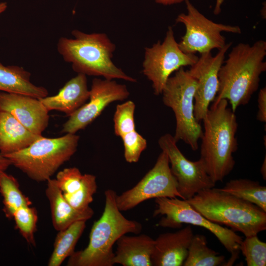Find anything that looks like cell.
Returning <instances> with one entry per match:
<instances>
[{
    "label": "cell",
    "instance_id": "6da1fadb",
    "mask_svg": "<svg viewBox=\"0 0 266 266\" xmlns=\"http://www.w3.org/2000/svg\"><path fill=\"white\" fill-rule=\"evenodd\" d=\"M266 56L264 40L234 46L220 68L219 89L213 102L226 99L234 112L238 106L248 104L258 89L261 75L266 70Z\"/></svg>",
    "mask_w": 266,
    "mask_h": 266
},
{
    "label": "cell",
    "instance_id": "7a4b0ae2",
    "mask_svg": "<svg viewBox=\"0 0 266 266\" xmlns=\"http://www.w3.org/2000/svg\"><path fill=\"white\" fill-rule=\"evenodd\" d=\"M222 99L209 107L203 122L200 157L207 174L216 183L222 181L235 165L233 154L238 148V123L235 112Z\"/></svg>",
    "mask_w": 266,
    "mask_h": 266
},
{
    "label": "cell",
    "instance_id": "3957f363",
    "mask_svg": "<svg viewBox=\"0 0 266 266\" xmlns=\"http://www.w3.org/2000/svg\"><path fill=\"white\" fill-rule=\"evenodd\" d=\"M105 206L100 218L95 222L89 235L88 246L74 251L69 257L68 266H112L114 265L113 246L122 235L128 233L138 234L141 224L126 218L118 209L116 192L105 191Z\"/></svg>",
    "mask_w": 266,
    "mask_h": 266
},
{
    "label": "cell",
    "instance_id": "277c9868",
    "mask_svg": "<svg viewBox=\"0 0 266 266\" xmlns=\"http://www.w3.org/2000/svg\"><path fill=\"white\" fill-rule=\"evenodd\" d=\"M71 34L73 38L62 37L59 39L57 50L65 62L71 64L74 71L108 80L136 82L113 63L116 46L105 33H87L74 30Z\"/></svg>",
    "mask_w": 266,
    "mask_h": 266
},
{
    "label": "cell",
    "instance_id": "5b68a950",
    "mask_svg": "<svg viewBox=\"0 0 266 266\" xmlns=\"http://www.w3.org/2000/svg\"><path fill=\"white\" fill-rule=\"evenodd\" d=\"M186 200L210 221L229 227L245 237L257 235L266 229V212L219 188L202 190Z\"/></svg>",
    "mask_w": 266,
    "mask_h": 266
},
{
    "label": "cell",
    "instance_id": "8992f818",
    "mask_svg": "<svg viewBox=\"0 0 266 266\" xmlns=\"http://www.w3.org/2000/svg\"><path fill=\"white\" fill-rule=\"evenodd\" d=\"M79 140L75 133L56 138L42 135L27 148L4 156L31 179L47 181L74 155Z\"/></svg>",
    "mask_w": 266,
    "mask_h": 266
},
{
    "label": "cell",
    "instance_id": "52a82bcc",
    "mask_svg": "<svg viewBox=\"0 0 266 266\" xmlns=\"http://www.w3.org/2000/svg\"><path fill=\"white\" fill-rule=\"evenodd\" d=\"M197 82L183 67L170 76L163 90L164 104L173 111L176 128L173 137L182 140L193 151L199 149V141L203 134L202 128L194 114V96Z\"/></svg>",
    "mask_w": 266,
    "mask_h": 266
},
{
    "label": "cell",
    "instance_id": "ba28073f",
    "mask_svg": "<svg viewBox=\"0 0 266 266\" xmlns=\"http://www.w3.org/2000/svg\"><path fill=\"white\" fill-rule=\"evenodd\" d=\"M155 203L156 208L153 216H163L158 223L159 226L179 229L183 224H187L203 227L213 233L231 254L227 266L232 265L237 259L243 239L234 231L210 221L185 200L161 197L156 198Z\"/></svg>",
    "mask_w": 266,
    "mask_h": 266
},
{
    "label": "cell",
    "instance_id": "9c48e42d",
    "mask_svg": "<svg viewBox=\"0 0 266 266\" xmlns=\"http://www.w3.org/2000/svg\"><path fill=\"white\" fill-rule=\"evenodd\" d=\"M185 2L187 14H179L175 20L177 23H182L186 29L185 34L178 43L184 53L200 54L214 49L219 50L226 44L222 32L241 33L239 26L214 22L201 13L189 0Z\"/></svg>",
    "mask_w": 266,
    "mask_h": 266
},
{
    "label": "cell",
    "instance_id": "30bf717a",
    "mask_svg": "<svg viewBox=\"0 0 266 266\" xmlns=\"http://www.w3.org/2000/svg\"><path fill=\"white\" fill-rule=\"evenodd\" d=\"M199 57L194 54H186L180 48L175 39L171 27H168L164 41H158L145 49L142 72L151 81L154 93L162 94L170 75L180 68L192 66Z\"/></svg>",
    "mask_w": 266,
    "mask_h": 266
},
{
    "label": "cell",
    "instance_id": "8fae6325",
    "mask_svg": "<svg viewBox=\"0 0 266 266\" xmlns=\"http://www.w3.org/2000/svg\"><path fill=\"white\" fill-rule=\"evenodd\" d=\"M161 197L183 199L171 172L167 155L163 151L154 166L133 187L116 195V202L118 209L124 211L147 200Z\"/></svg>",
    "mask_w": 266,
    "mask_h": 266
},
{
    "label": "cell",
    "instance_id": "7c38bea8",
    "mask_svg": "<svg viewBox=\"0 0 266 266\" xmlns=\"http://www.w3.org/2000/svg\"><path fill=\"white\" fill-rule=\"evenodd\" d=\"M173 136H161L158 144L167 154L171 172L176 179L177 190L183 200H188L200 191L214 187L215 184L207 174L202 161L187 159L180 151Z\"/></svg>",
    "mask_w": 266,
    "mask_h": 266
},
{
    "label": "cell",
    "instance_id": "4fadbf2b",
    "mask_svg": "<svg viewBox=\"0 0 266 266\" xmlns=\"http://www.w3.org/2000/svg\"><path fill=\"white\" fill-rule=\"evenodd\" d=\"M130 93L124 84L113 80L95 78L90 90L89 101L69 116L62 132L75 133L93 122L110 103L127 99Z\"/></svg>",
    "mask_w": 266,
    "mask_h": 266
},
{
    "label": "cell",
    "instance_id": "5bb4252c",
    "mask_svg": "<svg viewBox=\"0 0 266 266\" xmlns=\"http://www.w3.org/2000/svg\"><path fill=\"white\" fill-rule=\"evenodd\" d=\"M232 42L226 43L213 56L211 52L200 54L197 62L188 72L197 82L194 96V114L199 122L202 121L214 100L219 89L218 73L225 55Z\"/></svg>",
    "mask_w": 266,
    "mask_h": 266
},
{
    "label": "cell",
    "instance_id": "9a60e30c",
    "mask_svg": "<svg viewBox=\"0 0 266 266\" xmlns=\"http://www.w3.org/2000/svg\"><path fill=\"white\" fill-rule=\"evenodd\" d=\"M0 110L10 113L28 130L38 135H42L49 124V111L39 99L31 96L1 92Z\"/></svg>",
    "mask_w": 266,
    "mask_h": 266
},
{
    "label": "cell",
    "instance_id": "2e32d148",
    "mask_svg": "<svg viewBox=\"0 0 266 266\" xmlns=\"http://www.w3.org/2000/svg\"><path fill=\"white\" fill-rule=\"evenodd\" d=\"M193 236L190 225L175 232L160 234L155 240L152 266H183Z\"/></svg>",
    "mask_w": 266,
    "mask_h": 266
},
{
    "label": "cell",
    "instance_id": "e0dca14e",
    "mask_svg": "<svg viewBox=\"0 0 266 266\" xmlns=\"http://www.w3.org/2000/svg\"><path fill=\"white\" fill-rule=\"evenodd\" d=\"M86 75L78 73L52 96L39 99L48 111L57 110L69 116L89 99Z\"/></svg>",
    "mask_w": 266,
    "mask_h": 266
},
{
    "label": "cell",
    "instance_id": "ac0fdd59",
    "mask_svg": "<svg viewBox=\"0 0 266 266\" xmlns=\"http://www.w3.org/2000/svg\"><path fill=\"white\" fill-rule=\"evenodd\" d=\"M114 264L123 266H151L155 240L148 235L121 236L116 242Z\"/></svg>",
    "mask_w": 266,
    "mask_h": 266
},
{
    "label": "cell",
    "instance_id": "d6986e66",
    "mask_svg": "<svg viewBox=\"0 0 266 266\" xmlns=\"http://www.w3.org/2000/svg\"><path fill=\"white\" fill-rule=\"evenodd\" d=\"M47 182L45 195L50 203L53 226L56 231L63 230L76 222L87 221L92 218L94 214L92 208L89 206L83 210L74 208L65 199L55 179L50 178Z\"/></svg>",
    "mask_w": 266,
    "mask_h": 266
},
{
    "label": "cell",
    "instance_id": "ffe728a7",
    "mask_svg": "<svg viewBox=\"0 0 266 266\" xmlns=\"http://www.w3.org/2000/svg\"><path fill=\"white\" fill-rule=\"evenodd\" d=\"M41 136L32 133L10 113L0 110V153L3 156L27 148Z\"/></svg>",
    "mask_w": 266,
    "mask_h": 266
},
{
    "label": "cell",
    "instance_id": "44dd1931",
    "mask_svg": "<svg viewBox=\"0 0 266 266\" xmlns=\"http://www.w3.org/2000/svg\"><path fill=\"white\" fill-rule=\"evenodd\" d=\"M31 73L17 66H5L0 63V91L40 99L48 96L47 90L30 80Z\"/></svg>",
    "mask_w": 266,
    "mask_h": 266
},
{
    "label": "cell",
    "instance_id": "7402d4cb",
    "mask_svg": "<svg viewBox=\"0 0 266 266\" xmlns=\"http://www.w3.org/2000/svg\"><path fill=\"white\" fill-rule=\"evenodd\" d=\"M85 221L76 222L67 228L58 231L48 266H60L74 252L75 247L86 227Z\"/></svg>",
    "mask_w": 266,
    "mask_h": 266
},
{
    "label": "cell",
    "instance_id": "603a6c76",
    "mask_svg": "<svg viewBox=\"0 0 266 266\" xmlns=\"http://www.w3.org/2000/svg\"><path fill=\"white\" fill-rule=\"evenodd\" d=\"M220 190L248 201L266 212V187L248 179L231 180Z\"/></svg>",
    "mask_w": 266,
    "mask_h": 266
},
{
    "label": "cell",
    "instance_id": "cb8c5ba5",
    "mask_svg": "<svg viewBox=\"0 0 266 266\" xmlns=\"http://www.w3.org/2000/svg\"><path fill=\"white\" fill-rule=\"evenodd\" d=\"M204 235H194L188 249L184 266H226L225 257L220 255L207 245Z\"/></svg>",
    "mask_w": 266,
    "mask_h": 266
},
{
    "label": "cell",
    "instance_id": "d4e9b609",
    "mask_svg": "<svg viewBox=\"0 0 266 266\" xmlns=\"http://www.w3.org/2000/svg\"><path fill=\"white\" fill-rule=\"evenodd\" d=\"M0 193L3 198L2 210L8 219L13 218L14 213L19 208L32 204L20 190L17 180L5 171L0 172Z\"/></svg>",
    "mask_w": 266,
    "mask_h": 266
},
{
    "label": "cell",
    "instance_id": "484cf974",
    "mask_svg": "<svg viewBox=\"0 0 266 266\" xmlns=\"http://www.w3.org/2000/svg\"><path fill=\"white\" fill-rule=\"evenodd\" d=\"M13 218L21 235L29 244L35 246L34 233L38 220L36 209L30 206L21 207L15 211Z\"/></svg>",
    "mask_w": 266,
    "mask_h": 266
},
{
    "label": "cell",
    "instance_id": "4316f807",
    "mask_svg": "<svg viewBox=\"0 0 266 266\" xmlns=\"http://www.w3.org/2000/svg\"><path fill=\"white\" fill-rule=\"evenodd\" d=\"M97 190L96 177L91 174H84L80 188L74 193L63 195L66 200L74 208L83 210L89 207Z\"/></svg>",
    "mask_w": 266,
    "mask_h": 266
},
{
    "label": "cell",
    "instance_id": "83f0119b",
    "mask_svg": "<svg viewBox=\"0 0 266 266\" xmlns=\"http://www.w3.org/2000/svg\"><path fill=\"white\" fill-rule=\"evenodd\" d=\"M239 250L245 257L248 266L266 265V243L257 235L245 237L242 240Z\"/></svg>",
    "mask_w": 266,
    "mask_h": 266
},
{
    "label": "cell",
    "instance_id": "f1b7e54d",
    "mask_svg": "<svg viewBox=\"0 0 266 266\" xmlns=\"http://www.w3.org/2000/svg\"><path fill=\"white\" fill-rule=\"evenodd\" d=\"M135 105L128 100L116 106L113 116L115 134L121 137L125 134L135 130L134 111Z\"/></svg>",
    "mask_w": 266,
    "mask_h": 266
},
{
    "label": "cell",
    "instance_id": "f546056e",
    "mask_svg": "<svg viewBox=\"0 0 266 266\" xmlns=\"http://www.w3.org/2000/svg\"><path fill=\"white\" fill-rule=\"evenodd\" d=\"M124 147V157L130 163L138 161L142 152L147 147L146 140L135 130L121 137Z\"/></svg>",
    "mask_w": 266,
    "mask_h": 266
},
{
    "label": "cell",
    "instance_id": "4dcf8cb0",
    "mask_svg": "<svg viewBox=\"0 0 266 266\" xmlns=\"http://www.w3.org/2000/svg\"><path fill=\"white\" fill-rule=\"evenodd\" d=\"M83 177L79 169L75 167L66 168L58 172L55 179L63 195L71 194L80 187Z\"/></svg>",
    "mask_w": 266,
    "mask_h": 266
},
{
    "label": "cell",
    "instance_id": "1f68e13d",
    "mask_svg": "<svg viewBox=\"0 0 266 266\" xmlns=\"http://www.w3.org/2000/svg\"><path fill=\"white\" fill-rule=\"evenodd\" d=\"M258 111L257 119L263 123L266 122V87L260 89L258 97Z\"/></svg>",
    "mask_w": 266,
    "mask_h": 266
},
{
    "label": "cell",
    "instance_id": "d6a6232c",
    "mask_svg": "<svg viewBox=\"0 0 266 266\" xmlns=\"http://www.w3.org/2000/svg\"><path fill=\"white\" fill-rule=\"evenodd\" d=\"M11 165L10 161L0 153V172L5 171Z\"/></svg>",
    "mask_w": 266,
    "mask_h": 266
},
{
    "label": "cell",
    "instance_id": "836d02e7",
    "mask_svg": "<svg viewBox=\"0 0 266 266\" xmlns=\"http://www.w3.org/2000/svg\"><path fill=\"white\" fill-rule=\"evenodd\" d=\"M186 0H155L157 3L164 5H170L172 4L180 3Z\"/></svg>",
    "mask_w": 266,
    "mask_h": 266
},
{
    "label": "cell",
    "instance_id": "e575fe53",
    "mask_svg": "<svg viewBox=\"0 0 266 266\" xmlns=\"http://www.w3.org/2000/svg\"><path fill=\"white\" fill-rule=\"evenodd\" d=\"M224 0H216V3L213 10L214 15H217L220 14L221 11V6Z\"/></svg>",
    "mask_w": 266,
    "mask_h": 266
},
{
    "label": "cell",
    "instance_id": "d590c367",
    "mask_svg": "<svg viewBox=\"0 0 266 266\" xmlns=\"http://www.w3.org/2000/svg\"><path fill=\"white\" fill-rule=\"evenodd\" d=\"M261 173L264 180L266 179V157L265 156L260 169Z\"/></svg>",
    "mask_w": 266,
    "mask_h": 266
},
{
    "label": "cell",
    "instance_id": "8d00e7d4",
    "mask_svg": "<svg viewBox=\"0 0 266 266\" xmlns=\"http://www.w3.org/2000/svg\"><path fill=\"white\" fill-rule=\"evenodd\" d=\"M7 7V4L6 2H0V15L4 12Z\"/></svg>",
    "mask_w": 266,
    "mask_h": 266
}]
</instances>
